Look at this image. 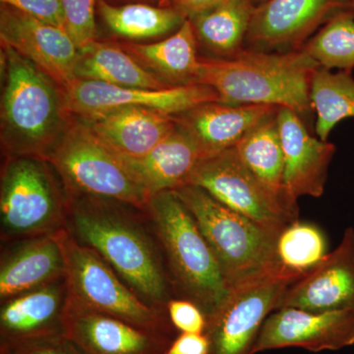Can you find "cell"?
Instances as JSON below:
<instances>
[{
	"label": "cell",
	"instance_id": "4fadbf2b",
	"mask_svg": "<svg viewBox=\"0 0 354 354\" xmlns=\"http://www.w3.org/2000/svg\"><path fill=\"white\" fill-rule=\"evenodd\" d=\"M353 344L354 310L316 312L288 307L266 319L253 354L285 348L319 353Z\"/></svg>",
	"mask_w": 354,
	"mask_h": 354
},
{
	"label": "cell",
	"instance_id": "44dd1931",
	"mask_svg": "<svg viewBox=\"0 0 354 354\" xmlns=\"http://www.w3.org/2000/svg\"><path fill=\"white\" fill-rule=\"evenodd\" d=\"M279 106L268 104H232L206 102L174 116L177 125L197 142L206 155L237 145L266 118L278 113Z\"/></svg>",
	"mask_w": 354,
	"mask_h": 354
},
{
	"label": "cell",
	"instance_id": "ba28073f",
	"mask_svg": "<svg viewBox=\"0 0 354 354\" xmlns=\"http://www.w3.org/2000/svg\"><path fill=\"white\" fill-rule=\"evenodd\" d=\"M55 235L64 253L65 279L73 301L143 329L178 335L167 311L144 302L108 263L79 243L66 228Z\"/></svg>",
	"mask_w": 354,
	"mask_h": 354
},
{
	"label": "cell",
	"instance_id": "2e32d148",
	"mask_svg": "<svg viewBox=\"0 0 354 354\" xmlns=\"http://www.w3.org/2000/svg\"><path fill=\"white\" fill-rule=\"evenodd\" d=\"M354 310V228H346L339 245L314 269L283 291L277 310Z\"/></svg>",
	"mask_w": 354,
	"mask_h": 354
},
{
	"label": "cell",
	"instance_id": "83f0119b",
	"mask_svg": "<svg viewBox=\"0 0 354 354\" xmlns=\"http://www.w3.org/2000/svg\"><path fill=\"white\" fill-rule=\"evenodd\" d=\"M100 12L109 30L129 39L158 38L177 31L186 18L174 7L134 3L114 6L100 0Z\"/></svg>",
	"mask_w": 354,
	"mask_h": 354
},
{
	"label": "cell",
	"instance_id": "4dcf8cb0",
	"mask_svg": "<svg viewBox=\"0 0 354 354\" xmlns=\"http://www.w3.org/2000/svg\"><path fill=\"white\" fill-rule=\"evenodd\" d=\"M64 31L79 50L97 41L95 0H62Z\"/></svg>",
	"mask_w": 354,
	"mask_h": 354
},
{
	"label": "cell",
	"instance_id": "e575fe53",
	"mask_svg": "<svg viewBox=\"0 0 354 354\" xmlns=\"http://www.w3.org/2000/svg\"><path fill=\"white\" fill-rule=\"evenodd\" d=\"M209 342L205 334H178L164 354H209Z\"/></svg>",
	"mask_w": 354,
	"mask_h": 354
},
{
	"label": "cell",
	"instance_id": "277c9868",
	"mask_svg": "<svg viewBox=\"0 0 354 354\" xmlns=\"http://www.w3.org/2000/svg\"><path fill=\"white\" fill-rule=\"evenodd\" d=\"M145 212L160 242L174 298L192 301L208 317L230 288L196 221L171 190L153 195Z\"/></svg>",
	"mask_w": 354,
	"mask_h": 354
},
{
	"label": "cell",
	"instance_id": "30bf717a",
	"mask_svg": "<svg viewBox=\"0 0 354 354\" xmlns=\"http://www.w3.org/2000/svg\"><path fill=\"white\" fill-rule=\"evenodd\" d=\"M187 184L201 187L227 208L276 234L298 221L299 209L291 208L266 189L235 147L205 156Z\"/></svg>",
	"mask_w": 354,
	"mask_h": 354
},
{
	"label": "cell",
	"instance_id": "d6a6232c",
	"mask_svg": "<svg viewBox=\"0 0 354 354\" xmlns=\"http://www.w3.org/2000/svg\"><path fill=\"white\" fill-rule=\"evenodd\" d=\"M0 354H84L66 335L43 337L0 348Z\"/></svg>",
	"mask_w": 354,
	"mask_h": 354
},
{
	"label": "cell",
	"instance_id": "ffe728a7",
	"mask_svg": "<svg viewBox=\"0 0 354 354\" xmlns=\"http://www.w3.org/2000/svg\"><path fill=\"white\" fill-rule=\"evenodd\" d=\"M79 120L113 152L134 158L150 153L177 125L174 115L134 106L111 109Z\"/></svg>",
	"mask_w": 354,
	"mask_h": 354
},
{
	"label": "cell",
	"instance_id": "74e56055",
	"mask_svg": "<svg viewBox=\"0 0 354 354\" xmlns=\"http://www.w3.org/2000/svg\"><path fill=\"white\" fill-rule=\"evenodd\" d=\"M349 2H351V6H353V8L354 9V0H349Z\"/></svg>",
	"mask_w": 354,
	"mask_h": 354
},
{
	"label": "cell",
	"instance_id": "9a60e30c",
	"mask_svg": "<svg viewBox=\"0 0 354 354\" xmlns=\"http://www.w3.org/2000/svg\"><path fill=\"white\" fill-rule=\"evenodd\" d=\"M65 335L84 354H164L176 339L88 309L71 298Z\"/></svg>",
	"mask_w": 354,
	"mask_h": 354
},
{
	"label": "cell",
	"instance_id": "603a6c76",
	"mask_svg": "<svg viewBox=\"0 0 354 354\" xmlns=\"http://www.w3.org/2000/svg\"><path fill=\"white\" fill-rule=\"evenodd\" d=\"M120 46L167 87L198 84V41L189 19L184 21L177 31L162 41Z\"/></svg>",
	"mask_w": 354,
	"mask_h": 354
},
{
	"label": "cell",
	"instance_id": "5bb4252c",
	"mask_svg": "<svg viewBox=\"0 0 354 354\" xmlns=\"http://www.w3.org/2000/svg\"><path fill=\"white\" fill-rule=\"evenodd\" d=\"M0 38L1 44L36 64L62 90L77 80L78 48L62 28L1 4Z\"/></svg>",
	"mask_w": 354,
	"mask_h": 354
},
{
	"label": "cell",
	"instance_id": "d590c367",
	"mask_svg": "<svg viewBox=\"0 0 354 354\" xmlns=\"http://www.w3.org/2000/svg\"><path fill=\"white\" fill-rule=\"evenodd\" d=\"M172 7L183 14L186 19H191L198 14L214 8L225 0H171Z\"/></svg>",
	"mask_w": 354,
	"mask_h": 354
},
{
	"label": "cell",
	"instance_id": "d4e9b609",
	"mask_svg": "<svg viewBox=\"0 0 354 354\" xmlns=\"http://www.w3.org/2000/svg\"><path fill=\"white\" fill-rule=\"evenodd\" d=\"M278 113L266 118L235 146L246 167L274 197L298 209L285 184V158L279 136Z\"/></svg>",
	"mask_w": 354,
	"mask_h": 354
},
{
	"label": "cell",
	"instance_id": "ac0fdd59",
	"mask_svg": "<svg viewBox=\"0 0 354 354\" xmlns=\"http://www.w3.org/2000/svg\"><path fill=\"white\" fill-rule=\"evenodd\" d=\"M277 118L288 195L295 201L301 196H322L335 146L311 136L302 116L290 109L279 108Z\"/></svg>",
	"mask_w": 354,
	"mask_h": 354
},
{
	"label": "cell",
	"instance_id": "7c38bea8",
	"mask_svg": "<svg viewBox=\"0 0 354 354\" xmlns=\"http://www.w3.org/2000/svg\"><path fill=\"white\" fill-rule=\"evenodd\" d=\"M349 0H265L254 9L245 43L251 50H299L335 14L351 10Z\"/></svg>",
	"mask_w": 354,
	"mask_h": 354
},
{
	"label": "cell",
	"instance_id": "8fae6325",
	"mask_svg": "<svg viewBox=\"0 0 354 354\" xmlns=\"http://www.w3.org/2000/svg\"><path fill=\"white\" fill-rule=\"evenodd\" d=\"M64 97L66 113L78 118L127 106L176 116L200 104L218 102L216 91L203 84L153 90L118 87L79 79L64 88Z\"/></svg>",
	"mask_w": 354,
	"mask_h": 354
},
{
	"label": "cell",
	"instance_id": "836d02e7",
	"mask_svg": "<svg viewBox=\"0 0 354 354\" xmlns=\"http://www.w3.org/2000/svg\"><path fill=\"white\" fill-rule=\"evenodd\" d=\"M1 4L13 7L36 19L64 30L62 0H0Z\"/></svg>",
	"mask_w": 354,
	"mask_h": 354
},
{
	"label": "cell",
	"instance_id": "1f68e13d",
	"mask_svg": "<svg viewBox=\"0 0 354 354\" xmlns=\"http://www.w3.org/2000/svg\"><path fill=\"white\" fill-rule=\"evenodd\" d=\"M167 314L178 334H205L207 317L189 300L172 298L167 305Z\"/></svg>",
	"mask_w": 354,
	"mask_h": 354
},
{
	"label": "cell",
	"instance_id": "d6986e66",
	"mask_svg": "<svg viewBox=\"0 0 354 354\" xmlns=\"http://www.w3.org/2000/svg\"><path fill=\"white\" fill-rule=\"evenodd\" d=\"M65 277L57 235H43L2 244L0 302Z\"/></svg>",
	"mask_w": 354,
	"mask_h": 354
},
{
	"label": "cell",
	"instance_id": "f546056e",
	"mask_svg": "<svg viewBox=\"0 0 354 354\" xmlns=\"http://www.w3.org/2000/svg\"><path fill=\"white\" fill-rule=\"evenodd\" d=\"M326 69L354 68V9L335 14L299 48Z\"/></svg>",
	"mask_w": 354,
	"mask_h": 354
},
{
	"label": "cell",
	"instance_id": "8d00e7d4",
	"mask_svg": "<svg viewBox=\"0 0 354 354\" xmlns=\"http://www.w3.org/2000/svg\"><path fill=\"white\" fill-rule=\"evenodd\" d=\"M265 0H252V2L255 6H257V3H262V2H264Z\"/></svg>",
	"mask_w": 354,
	"mask_h": 354
},
{
	"label": "cell",
	"instance_id": "e0dca14e",
	"mask_svg": "<svg viewBox=\"0 0 354 354\" xmlns=\"http://www.w3.org/2000/svg\"><path fill=\"white\" fill-rule=\"evenodd\" d=\"M69 299L64 277L1 301L0 348L32 339L65 335Z\"/></svg>",
	"mask_w": 354,
	"mask_h": 354
},
{
	"label": "cell",
	"instance_id": "5b68a950",
	"mask_svg": "<svg viewBox=\"0 0 354 354\" xmlns=\"http://www.w3.org/2000/svg\"><path fill=\"white\" fill-rule=\"evenodd\" d=\"M174 191L196 221L230 288L256 274L279 269V234L227 208L198 186Z\"/></svg>",
	"mask_w": 354,
	"mask_h": 354
},
{
	"label": "cell",
	"instance_id": "8992f818",
	"mask_svg": "<svg viewBox=\"0 0 354 354\" xmlns=\"http://www.w3.org/2000/svg\"><path fill=\"white\" fill-rule=\"evenodd\" d=\"M68 206L64 183L48 160L6 158L0 179L1 244L65 230Z\"/></svg>",
	"mask_w": 354,
	"mask_h": 354
},
{
	"label": "cell",
	"instance_id": "7a4b0ae2",
	"mask_svg": "<svg viewBox=\"0 0 354 354\" xmlns=\"http://www.w3.org/2000/svg\"><path fill=\"white\" fill-rule=\"evenodd\" d=\"M319 65L301 50H245L230 58H200L198 84L216 91L218 102L268 104L304 116L312 111L310 87Z\"/></svg>",
	"mask_w": 354,
	"mask_h": 354
},
{
	"label": "cell",
	"instance_id": "cb8c5ba5",
	"mask_svg": "<svg viewBox=\"0 0 354 354\" xmlns=\"http://www.w3.org/2000/svg\"><path fill=\"white\" fill-rule=\"evenodd\" d=\"M75 75L79 80L118 87L171 88L142 66L122 46L99 41L78 50Z\"/></svg>",
	"mask_w": 354,
	"mask_h": 354
},
{
	"label": "cell",
	"instance_id": "4316f807",
	"mask_svg": "<svg viewBox=\"0 0 354 354\" xmlns=\"http://www.w3.org/2000/svg\"><path fill=\"white\" fill-rule=\"evenodd\" d=\"M310 102L316 113V134L328 141L337 123L354 118V78L351 70L337 73L319 67L310 87Z\"/></svg>",
	"mask_w": 354,
	"mask_h": 354
},
{
	"label": "cell",
	"instance_id": "f1b7e54d",
	"mask_svg": "<svg viewBox=\"0 0 354 354\" xmlns=\"http://www.w3.org/2000/svg\"><path fill=\"white\" fill-rule=\"evenodd\" d=\"M327 254L325 235L312 223L293 221L281 230L277 239L279 267L299 279L314 269Z\"/></svg>",
	"mask_w": 354,
	"mask_h": 354
},
{
	"label": "cell",
	"instance_id": "9c48e42d",
	"mask_svg": "<svg viewBox=\"0 0 354 354\" xmlns=\"http://www.w3.org/2000/svg\"><path fill=\"white\" fill-rule=\"evenodd\" d=\"M298 279L279 268L230 288L220 306L207 317L209 354H253L266 319L276 311L286 288Z\"/></svg>",
	"mask_w": 354,
	"mask_h": 354
},
{
	"label": "cell",
	"instance_id": "3957f363",
	"mask_svg": "<svg viewBox=\"0 0 354 354\" xmlns=\"http://www.w3.org/2000/svg\"><path fill=\"white\" fill-rule=\"evenodd\" d=\"M6 84L1 99V143L6 158H44L68 124L64 90L50 76L1 44Z\"/></svg>",
	"mask_w": 354,
	"mask_h": 354
},
{
	"label": "cell",
	"instance_id": "7402d4cb",
	"mask_svg": "<svg viewBox=\"0 0 354 354\" xmlns=\"http://www.w3.org/2000/svg\"><path fill=\"white\" fill-rule=\"evenodd\" d=\"M118 156L133 177L153 196L187 184L206 153L187 132L176 125L167 138L144 157Z\"/></svg>",
	"mask_w": 354,
	"mask_h": 354
},
{
	"label": "cell",
	"instance_id": "6da1fadb",
	"mask_svg": "<svg viewBox=\"0 0 354 354\" xmlns=\"http://www.w3.org/2000/svg\"><path fill=\"white\" fill-rule=\"evenodd\" d=\"M68 197L67 232L108 263L144 302L167 312L174 291L146 212L106 198Z\"/></svg>",
	"mask_w": 354,
	"mask_h": 354
},
{
	"label": "cell",
	"instance_id": "52a82bcc",
	"mask_svg": "<svg viewBox=\"0 0 354 354\" xmlns=\"http://www.w3.org/2000/svg\"><path fill=\"white\" fill-rule=\"evenodd\" d=\"M55 169L67 195H87L125 203L145 211L151 195L84 121L68 124L44 158Z\"/></svg>",
	"mask_w": 354,
	"mask_h": 354
},
{
	"label": "cell",
	"instance_id": "484cf974",
	"mask_svg": "<svg viewBox=\"0 0 354 354\" xmlns=\"http://www.w3.org/2000/svg\"><path fill=\"white\" fill-rule=\"evenodd\" d=\"M255 6L252 0H225L191 18L198 44L218 58L235 57L243 50Z\"/></svg>",
	"mask_w": 354,
	"mask_h": 354
}]
</instances>
